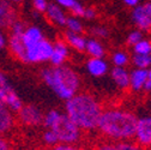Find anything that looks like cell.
Listing matches in <instances>:
<instances>
[{"instance_id":"cell-1","label":"cell","mask_w":151,"mask_h":150,"mask_svg":"<svg viewBox=\"0 0 151 150\" xmlns=\"http://www.w3.org/2000/svg\"><path fill=\"white\" fill-rule=\"evenodd\" d=\"M138 117L129 110L108 108L103 109L96 130L110 142L133 139Z\"/></svg>"},{"instance_id":"cell-2","label":"cell","mask_w":151,"mask_h":150,"mask_svg":"<svg viewBox=\"0 0 151 150\" xmlns=\"http://www.w3.org/2000/svg\"><path fill=\"white\" fill-rule=\"evenodd\" d=\"M103 107L90 92H78L65 101L64 113L82 131L96 130Z\"/></svg>"},{"instance_id":"cell-3","label":"cell","mask_w":151,"mask_h":150,"mask_svg":"<svg viewBox=\"0 0 151 150\" xmlns=\"http://www.w3.org/2000/svg\"><path fill=\"white\" fill-rule=\"evenodd\" d=\"M40 76L42 82L60 100L67 101L79 92L81 77L77 71L68 65L42 69Z\"/></svg>"},{"instance_id":"cell-4","label":"cell","mask_w":151,"mask_h":150,"mask_svg":"<svg viewBox=\"0 0 151 150\" xmlns=\"http://www.w3.org/2000/svg\"><path fill=\"white\" fill-rule=\"evenodd\" d=\"M49 130L55 133L59 144H78L83 136V131L65 113H61V115Z\"/></svg>"},{"instance_id":"cell-5","label":"cell","mask_w":151,"mask_h":150,"mask_svg":"<svg viewBox=\"0 0 151 150\" xmlns=\"http://www.w3.org/2000/svg\"><path fill=\"white\" fill-rule=\"evenodd\" d=\"M0 102L14 114H17L24 105L21 96L14 91L7 76L3 71H0Z\"/></svg>"},{"instance_id":"cell-6","label":"cell","mask_w":151,"mask_h":150,"mask_svg":"<svg viewBox=\"0 0 151 150\" xmlns=\"http://www.w3.org/2000/svg\"><path fill=\"white\" fill-rule=\"evenodd\" d=\"M52 50H53V42L45 37L37 45L25 50V63L24 64L37 65V64L49 63Z\"/></svg>"},{"instance_id":"cell-7","label":"cell","mask_w":151,"mask_h":150,"mask_svg":"<svg viewBox=\"0 0 151 150\" xmlns=\"http://www.w3.org/2000/svg\"><path fill=\"white\" fill-rule=\"evenodd\" d=\"M131 21L143 34L151 32V4L145 1L144 4H139L132 9Z\"/></svg>"},{"instance_id":"cell-8","label":"cell","mask_w":151,"mask_h":150,"mask_svg":"<svg viewBox=\"0 0 151 150\" xmlns=\"http://www.w3.org/2000/svg\"><path fill=\"white\" fill-rule=\"evenodd\" d=\"M43 112L36 105H23V107L17 113V120L23 126H39L42 124Z\"/></svg>"},{"instance_id":"cell-9","label":"cell","mask_w":151,"mask_h":150,"mask_svg":"<svg viewBox=\"0 0 151 150\" xmlns=\"http://www.w3.org/2000/svg\"><path fill=\"white\" fill-rule=\"evenodd\" d=\"M133 138L142 149L151 146V115H144L137 119Z\"/></svg>"},{"instance_id":"cell-10","label":"cell","mask_w":151,"mask_h":150,"mask_svg":"<svg viewBox=\"0 0 151 150\" xmlns=\"http://www.w3.org/2000/svg\"><path fill=\"white\" fill-rule=\"evenodd\" d=\"M18 11L7 0H0V29L10 30L12 24L18 21Z\"/></svg>"},{"instance_id":"cell-11","label":"cell","mask_w":151,"mask_h":150,"mask_svg":"<svg viewBox=\"0 0 151 150\" xmlns=\"http://www.w3.org/2000/svg\"><path fill=\"white\" fill-rule=\"evenodd\" d=\"M70 58V47L64 40H56L53 42V50L49 63L53 67L66 65V61Z\"/></svg>"},{"instance_id":"cell-12","label":"cell","mask_w":151,"mask_h":150,"mask_svg":"<svg viewBox=\"0 0 151 150\" xmlns=\"http://www.w3.org/2000/svg\"><path fill=\"white\" fill-rule=\"evenodd\" d=\"M43 39H45L43 31L40 27H37V25H27L24 31L21 35V40H22V43H23L25 50L28 48L37 45Z\"/></svg>"},{"instance_id":"cell-13","label":"cell","mask_w":151,"mask_h":150,"mask_svg":"<svg viewBox=\"0 0 151 150\" xmlns=\"http://www.w3.org/2000/svg\"><path fill=\"white\" fill-rule=\"evenodd\" d=\"M16 126V114L0 102V136H7Z\"/></svg>"},{"instance_id":"cell-14","label":"cell","mask_w":151,"mask_h":150,"mask_svg":"<svg viewBox=\"0 0 151 150\" xmlns=\"http://www.w3.org/2000/svg\"><path fill=\"white\" fill-rule=\"evenodd\" d=\"M45 14L47 17V19L52 24L65 28V24H66V21H67L68 16L65 13V10L61 9L59 5H56L55 3H49Z\"/></svg>"},{"instance_id":"cell-15","label":"cell","mask_w":151,"mask_h":150,"mask_svg":"<svg viewBox=\"0 0 151 150\" xmlns=\"http://www.w3.org/2000/svg\"><path fill=\"white\" fill-rule=\"evenodd\" d=\"M86 71L91 77H103L109 71V64L104 58H89L86 61Z\"/></svg>"},{"instance_id":"cell-16","label":"cell","mask_w":151,"mask_h":150,"mask_svg":"<svg viewBox=\"0 0 151 150\" xmlns=\"http://www.w3.org/2000/svg\"><path fill=\"white\" fill-rule=\"evenodd\" d=\"M147 81V70L134 67L129 71V88L132 91H142Z\"/></svg>"},{"instance_id":"cell-17","label":"cell","mask_w":151,"mask_h":150,"mask_svg":"<svg viewBox=\"0 0 151 150\" xmlns=\"http://www.w3.org/2000/svg\"><path fill=\"white\" fill-rule=\"evenodd\" d=\"M110 77L119 89L126 90L129 88V71L126 67H113Z\"/></svg>"},{"instance_id":"cell-18","label":"cell","mask_w":151,"mask_h":150,"mask_svg":"<svg viewBox=\"0 0 151 150\" xmlns=\"http://www.w3.org/2000/svg\"><path fill=\"white\" fill-rule=\"evenodd\" d=\"M84 52L89 55V58H104L106 55V48L103 43L100 40L95 39V37L86 39Z\"/></svg>"},{"instance_id":"cell-19","label":"cell","mask_w":151,"mask_h":150,"mask_svg":"<svg viewBox=\"0 0 151 150\" xmlns=\"http://www.w3.org/2000/svg\"><path fill=\"white\" fill-rule=\"evenodd\" d=\"M63 40L66 42V45L70 47V49H74L76 52H79V53L85 50L86 39L82 34H73V32L66 31Z\"/></svg>"},{"instance_id":"cell-20","label":"cell","mask_w":151,"mask_h":150,"mask_svg":"<svg viewBox=\"0 0 151 150\" xmlns=\"http://www.w3.org/2000/svg\"><path fill=\"white\" fill-rule=\"evenodd\" d=\"M54 3L56 5H59L64 10H68L72 16L83 18L85 6L79 1V0H54Z\"/></svg>"},{"instance_id":"cell-21","label":"cell","mask_w":151,"mask_h":150,"mask_svg":"<svg viewBox=\"0 0 151 150\" xmlns=\"http://www.w3.org/2000/svg\"><path fill=\"white\" fill-rule=\"evenodd\" d=\"M110 61L114 67H126L131 61V57L126 50H115L110 55Z\"/></svg>"},{"instance_id":"cell-22","label":"cell","mask_w":151,"mask_h":150,"mask_svg":"<svg viewBox=\"0 0 151 150\" xmlns=\"http://www.w3.org/2000/svg\"><path fill=\"white\" fill-rule=\"evenodd\" d=\"M65 28H66V31L73 32V34H82L84 30V25H83L82 19L78 17H74V16L67 17Z\"/></svg>"},{"instance_id":"cell-23","label":"cell","mask_w":151,"mask_h":150,"mask_svg":"<svg viewBox=\"0 0 151 150\" xmlns=\"http://www.w3.org/2000/svg\"><path fill=\"white\" fill-rule=\"evenodd\" d=\"M63 112L58 110V109H49L48 112H46V113L43 114V119H42V124L45 128H50L55 121L58 120V118L61 115Z\"/></svg>"},{"instance_id":"cell-24","label":"cell","mask_w":151,"mask_h":150,"mask_svg":"<svg viewBox=\"0 0 151 150\" xmlns=\"http://www.w3.org/2000/svg\"><path fill=\"white\" fill-rule=\"evenodd\" d=\"M132 63L137 69L147 70L151 66V50L145 55H132Z\"/></svg>"},{"instance_id":"cell-25","label":"cell","mask_w":151,"mask_h":150,"mask_svg":"<svg viewBox=\"0 0 151 150\" xmlns=\"http://www.w3.org/2000/svg\"><path fill=\"white\" fill-rule=\"evenodd\" d=\"M151 50V40L149 39H144L140 40L138 43H136L132 47V52L133 55H145Z\"/></svg>"},{"instance_id":"cell-26","label":"cell","mask_w":151,"mask_h":150,"mask_svg":"<svg viewBox=\"0 0 151 150\" xmlns=\"http://www.w3.org/2000/svg\"><path fill=\"white\" fill-rule=\"evenodd\" d=\"M41 139H42V143L49 148H53L59 144V141L56 138L55 133L49 128H45V131L42 132V136H41Z\"/></svg>"},{"instance_id":"cell-27","label":"cell","mask_w":151,"mask_h":150,"mask_svg":"<svg viewBox=\"0 0 151 150\" xmlns=\"http://www.w3.org/2000/svg\"><path fill=\"white\" fill-rule=\"evenodd\" d=\"M144 39V34L138 30V29H134V30H131L127 35V39H126V43L129 46V47H133L136 43H138L140 40Z\"/></svg>"},{"instance_id":"cell-28","label":"cell","mask_w":151,"mask_h":150,"mask_svg":"<svg viewBox=\"0 0 151 150\" xmlns=\"http://www.w3.org/2000/svg\"><path fill=\"white\" fill-rule=\"evenodd\" d=\"M91 34L92 36L95 37L97 40H103V39H107L109 36V30L104 27V25H95L93 28H91Z\"/></svg>"},{"instance_id":"cell-29","label":"cell","mask_w":151,"mask_h":150,"mask_svg":"<svg viewBox=\"0 0 151 150\" xmlns=\"http://www.w3.org/2000/svg\"><path fill=\"white\" fill-rule=\"evenodd\" d=\"M118 150H143L133 139H128V141H122L115 143Z\"/></svg>"},{"instance_id":"cell-30","label":"cell","mask_w":151,"mask_h":150,"mask_svg":"<svg viewBox=\"0 0 151 150\" xmlns=\"http://www.w3.org/2000/svg\"><path fill=\"white\" fill-rule=\"evenodd\" d=\"M30 1H31L34 12H37V13H45L49 4L48 0H30Z\"/></svg>"},{"instance_id":"cell-31","label":"cell","mask_w":151,"mask_h":150,"mask_svg":"<svg viewBox=\"0 0 151 150\" xmlns=\"http://www.w3.org/2000/svg\"><path fill=\"white\" fill-rule=\"evenodd\" d=\"M93 150H118V148H116V144L114 142L106 141V142L97 144L95 148H93Z\"/></svg>"},{"instance_id":"cell-32","label":"cell","mask_w":151,"mask_h":150,"mask_svg":"<svg viewBox=\"0 0 151 150\" xmlns=\"http://www.w3.org/2000/svg\"><path fill=\"white\" fill-rule=\"evenodd\" d=\"M50 150H84V149L81 148L78 144H58L50 148Z\"/></svg>"},{"instance_id":"cell-33","label":"cell","mask_w":151,"mask_h":150,"mask_svg":"<svg viewBox=\"0 0 151 150\" xmlns=\"http://www.w3.org/2000/svg\"><path fill=\"white\" fill-rule=\"evenodd\" d=\"M96 17H97V11L95 7H85L83 18H85L88 21H93Z\"/></svg>"},{"instance_id":"cell-34","label":"cell","mask_w":151,"mask_h":150,"mask_svg":"<svg viewBox=\"0 0 151 150\" xmlns=\"http://www.w3.org/2000/svg\"><path fill=\"white\" fill-rule=\"evenodd\" d=\"M5 48H7V35L5 30L0 29V52L4 50Z\"/></svg>"},{"instance_id":"cell-35","label":"cell","mask_w":151,"mask_h":150,"mask_svg":"<svg viewBox=\"0 0 151 150\" xmlns=\"http://www.w3.org/2000/svg\"><path fill=\"white\" fill-rule=\"evenodd\" d=\"M0 150H12L10 142L5 136H0Z\"/></svg>"},{"instance_id":"cell-36","label":"cell","mask_w":151,"mask_h":150,"mask_svg":"<svg viewBox=\"0 0 151 150\" xmlns=\"http://www.w3.org/2000/svg\"><path fill=\"white\" fill-rule=\"evenodd\" d=\"M144 90L147 91V92L151 91V66L147 69V81L144 85Z\"/></svg>"},{"instance_id":"cell-37","label":"cell","mask_w":151,"mask_h":150,"mask_svg":"<svg viewBox=\"0 0 151 150\" xmlns=\"http://www.w3.org/2000/svg\"><path fill=\"white\" fill-rule=\"evenodd\" d=\"M122 3L131 9H134L136 6H138L140 4V0H122Z\"/></svg>"},{"instance_id":"cell-38","label":"cell","mask_w":151,"mask_h":150,"mask_svg":"<svg viewBox=\"0 0 151 150\" xmlns=\"http://www.w3.org/2000/svg\"><path fill=\"white\" fill-rule=\"evenodd\" d=\"M9 3H11L12 5H18V4H22L24 0H7Z\"/></svg>"},{"instance_id":"cell-39","label":"cell","mask_w":151,"mask_h":150,"mask_svg":"<svg viewBox=\"0 0 151 150\" xmlns=\"http://www.w3.org/2000/svg\"><path fill=\"white\" fill-rule=\"evenodd\" d=\"M147 1H149V3H150V4H151V0H147Z\"/></svg>"}]
</instances>
